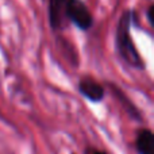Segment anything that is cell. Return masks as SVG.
Instances as JSON below:
<instances>
[{
    "label": "cell",
    "instance_id": "52a82bcc",
    "mask_svg": "<svg viewBox=\"0 0 154 154\" xmlns=\"http://www.w3.org/2000/svg\"><path fill=\"white\" fill-rule=\"evenodd\" d=\"M84 154H108V153L104 152V150L97 149V147L87 146V147H85V152H84Z\"/></svg>",
    "mask_w": 154,
    "mask_h": 154
},
{
    "label": "cell",
    "instance_id": "6da1fadb",
    "mask_svg": "<svg viewBox=\"0 0 154 154\" xmlns=\"http://www.w3.org/2000/svg\"><path fill=\"white\" fill-rule=\"evenodd\" d=\"M134 15H135L134 10H126L120 15L119 20H118L116 32H115V48H116V53L119 58L127 66L137 70H145V68H146L145 62L130 34Z\"/></svg>",
    "mask_w": 154,
    "mask_h": 154
},
{
    "label": "cell",
    "instance_id": "ba28073f",
    "mask_svg": "<svg viewBox=\"0 0 154 154\" xmlns=\"http://www.w3.org/2000/svg\"><path fill=\"white\" fill-rule=\"evenodd\" d=\"M153 11H154V7H153V4H150V5H149V8H147V11H146V15H147V22H149L150 24H153V18H152V14H153Z\"/></svg>",
    "mask_w": 154,
    "mask_h": 154
},
{
    "label": "cell",
    "instance_id": "5b68a950",
    "mask_svg": "<svg viewBox=\"0 0 154 154\" xmlns=\"http://www.w3.org/2000/svg\"><path fill=\"white\" fill-rule=\"evenodd\" d=\"M135 150L138 154H154V134L150 128L142 127L137 131Z\"/></svg>",
    "mask_w": 154,
    "mask_h": 154
},
{
    "label": "cell",
    "instance_id": "3957f363",
    "mask_svg": "<svg viewBox=\"0 0 154 154\" xmlns=\"http://www.w3.org/2000/svg\"><path fill=\"white\" fill-rule=\"evenodd\" d=\"M70 0H49L48 2V15L49 24L53 31H62L68 23L66 8Z\"/></svg>",
    "mask_w": 154,
    "mask_h": 154
},
{
    "label": "cell",
    "instance_id": "277c9868",
    "mask_svg": "<svg viewBox=\"0 0 154 154\" xmlns=\"http://www.w3.org/2000/svg\"><path fill=\"white\" fill-rule=\"evenodd\" d=\"M77 89L81 93V96H84L85 99H88L92 103H100L106 97L104 85L91 76L81 77L79 80V84H77Z\"/></svg>",
    "mask_w": 154,
    "mask_h": 154
},
{
    "label": "cell",
    "instance_id": "7a4b0ae2",
    "mask_svg": "<svg viewBox=\"0 0 154 154\" xmlns=\"http://www.w3.org/2000/svg\"><path fill=\"white\" fill-rule=\"evenodd\" d=\"M66 19L81 31H88L93 26V16L82 0H70L66 8Z\"/></svg>",
    "mask_w": 154,
    "mask_h": 154
},
{
    "label": "cell",
    "instance_id": "8992f818",
    "mask_svg": "<svg viewBox=\"0 0 154 154\" xmlns=\"http://www.w3.org/2000/svg\"><path fill=\"white\" fill-rule=\"evenodd\" d=\"M115 92H116V95H118V99H119L120 101H123V106H128V107H127V114L130 115L133 119L141 120L142 116H141V114H139L138 108H137V107L134 106L133 103H130V100H128L127 96H125V93H123L120 89H116Z\"/></svg>",
    "mask_w": 154,
    "mask_h": 154
}]
</instances>
